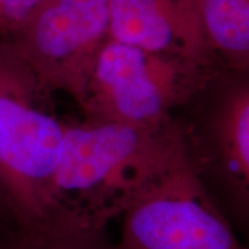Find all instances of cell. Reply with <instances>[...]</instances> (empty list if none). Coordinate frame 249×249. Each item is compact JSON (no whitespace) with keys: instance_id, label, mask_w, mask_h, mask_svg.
<instances>
[{"instance_id":"obj_1","label":"cell","mask_w":249,"mask_h":249,"mask_svg":"<svg viewBox=\"0 0 249 249\" xmlns=\"http://www.w3.org/2000/svg\"><path fill=\"white\" fill-rule=\"evenodd\" d=\"M118 217L114 249H248L192 167L173 121L129 166Z\"/></svg>"},{"instance_id":"obj_2","label":"cell","mask_w":249,"mask_h":249,"mask_svg":"<svg viewBox=\"0 0 249 249\" xmlns=\"http://www.w3.org/2000/svg\"><path fill=\"white\" fill-rule=\"evenodd\" d=\"M50 88L8 42L0 40V194L18 230L51 217L50 185L67 124Z\"/></svg>"},{"instance_id":"obj_3","label":"cell","mask_w":249,"mask_h":249,"mask_svg":"<svg viewBox=\"0 0 249 249\" xmlns=\"http://www.w3.org/2000/svg\"><path fill=\"white\" fill-rule=\"evenodd\" d=\"M157 130L95 119L67 124L50 185L51 217L107 226L119 214L129 166Z\"/></svg>"},{"instance_id":"obj_4","label":"cell","mask_w":249,"mask_h":249,"mask_svg":"<svg viewBox=\"0 0 249 249\" xmlns=\"http://www.w3.org/2000/svg\"><path fill=\"white\" fill-rule=\"evenodd\" d=\"M164 59L107 38L83 82L81 105L88 119L150 130L169 124L171 108L185 102L191 90L180 85Z\"/></svg>"},{"instance_id":"obj_5","label":"cell","mask_w":249,"mask_h":249,"mask_svg":"<svg viewBox=\"0 0 249 249\" xmlns=\"http://www.w3.org/2000/svg\"><path fill=\"white\" fill-rule=\"evenodd\" d=\"M192 167L233 226L249 222V93L239 88L214 103L191 128L179 124Z\"/></svg>"},{"instance_id":"obj_6","label":"cell","mask_w":249,"mask_h":249,"mask_svg":"<svg viewBox=\"0 0 249 249\" xmlns=\"http://www.w3.org/2000/svg\"><path fill=\"white\" fill-rule=\"evenodd\" d=\"M108 22V0H45L8 43L50 89L66 87L67 67L89 66Z\"/></svg>"},{"instance_id":"obj_7","label":"cell","mask_w":249,"mask_h":249,"mask_svg":"<svg viewBox=\"0 0 249 249\" xmlns=\"http://www.w3.org/2000/svg\"><path fill=\"white\" fill-rule=\"evenodd\" d=\"M201 0H108V38L149 53L189 54L202 45Z\"/></svg>"},{"instance_id":"obj_8","label":"cell","mask_w":249,"mask_h":249,"mask_svg":"<svg viewBox=\"0 0 249 249\" xmlns=\"http://www.w3.org/2000/svg\"><path fill=\"white\" fill-rule=\"evenodd\" d=\"M6 249H114L107 226L54 214L43 225L0 239Z\"/></svg>"},{"instance_id":"obj_9","label":"cell","mask_w":249,"mask_h":249,"mask_svg":"<svg viewBox=\"0 0 249 249\" xmlns=\"http://www.w3.org/2000/svg\"><path fill=\"white\" fill-rule=\"evenodd\" d=\"M204 35L230 55L245 57L249 50V0H201Z\"/></svg>"},{"instance_id":"obj_10","label":"cell","mask_w":249,"mask_h":249,"mask_svg":"<svg viewBox=\"0 0 249 249\" xmlns=\"http://www.w3.org/2000/svg\"><path fill=\"white\" fill-rule=\"evenodd\" d=\"M45 0H0V40L8 42L28 23Z\"/></svg>"},{"instance_id":"obj_11","label":"cell","mask_w":249,"mask_h":249,"mask_svg":"<svg viewBox=\"0 0 249 249\" xmlns=\"http://www.w3.org/2000/svg\"><path fill=\"white\" fill-rule=\"evenodd\" d=\"M18 231V225L8 205L0 194V239L7 238Z\"/></svg>"}]
</instances>
